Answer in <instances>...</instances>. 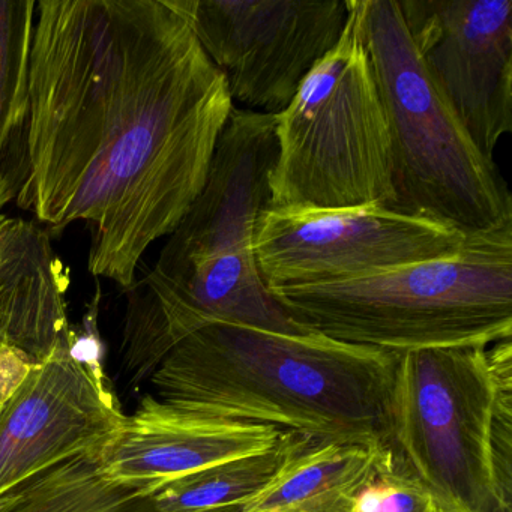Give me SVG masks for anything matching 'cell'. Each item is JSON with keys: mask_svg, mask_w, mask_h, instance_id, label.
I'll return each mask as SVG.
<instances>
[{"mask_svg": "<svg viewBox=\"0 0 512 512\" xmlns=\"http://www.w3.org/2000/svg\"><path fill=\"white\" fill-rule=\"evenodd\" d=\"M362 40L388 127L392 211L463 235L512 221V199L428 76L398 0H356Z\"/></svg>", "mask_w": 512, "mask_h": 512, "instance_id": "8992f818", "label": "cell"}, {"mask_svg": "<svg viewBox=\"0 0 512 512\" xmlns=\"http://www.w3.org/2000/svg\"><path fill=\"white\" fill-rule=\"evenodd\" d=\"M233 107L169 0H38L17 205L49 233L85 223L89 272L127 290L199 196Z\"/></svg>", "mask_w": 512, "mask_h": 512, "instance_id": "6da1fadb", "label": "cell"}, {"mask_svg": "<svg viewBox=\"0 0 512 512\" xmlns=\"http://www.w3.org/2000/svg\"><path fill=\"white\" fill-rule=\"evenodd\" d=\"M97 455L65 461L14 488L0 512H128L151 493L142 484L110 481Z\"/></svg>", "mask_w": 512, "mask_h": 512, "instance_id": "2e32d148", "label": "cell"}, {"mask_svg": "<svg viewBox=\"0 0 512 512\" xmlns=\"http://www.w3.org/2000/svg\"><path fill=\"white\" fill-rule=\"evenodd\" d=\"M11 493L13 491H10V493L5 494V496L0 497V506L4 505V503H7V500L10 499Z\"/></svg>", "mask_w": 512, "mask_h": 512, "instance_id": "ffe728a7", "label": "cell"}, {"mask_svg": "<svg viewBox=\"0 0 512 512\" xmlns=\"http://www.w3.org/2000/svg\"><path fill=\"white\" fill-rule=\"evenodd\" d=\"M448 512H512V341L400 353L388 439Z\"/></svg>", "mask_w": 512, "mask_h": 512, "instance_id": "5b68a950", "label": "cell"}, {"mask_svg": "<svg viewBox=\"0 0 512 512\" xmlns=\"http://www.w3.org/2000/svg\"><path fill=\"white\" fill-rule=\"evenodd\" d=\"M416 52L482 155L512 131V0H398Z\"/></svg>", "mask_w": 512, "mask_h": 512, "instance_id": "8fae6325", "label": "cell"}, {"mask_svg": "<svg viewBox=\"0 0 512 512\" xmlns=\"http://www.w3.org/2000/svg\"><path fill=\"white\" fill-rule=\"evenodd\" d=\"M35 0H0V211L29 176Z\"/></svg>", "mask_w": 512, "mask_h": 512, "instance_id": "9a60e30c", "label": "cell"}, {"mask_svg": "<svg viewBox=\"0 0 512 512\" xmlns=\"http://www.w3.org/2000/svg\"><path fill=\"white\" fill-rule=\"evenodd\" d=\"M128 512H137L136 511V503H134L133 508L130 509ZM205 512H241V508L239 506H230V508H223V509H214V511H205Z\"/></svg>", "mask_w": 512, "mask_h": 512, "instance_id": "d6986e66", "label": "cell"}, {"mask_svg": "<svg viewBox=\"0 0 512 512\" xmlns=\"http://www.w3.org/2000/svg\"><path fill=\"white\" fill-rule=\"evenodd\" d=\"M283 431L164 403L146 394L100 452L110 481L160 485L235 458L269 451Z\"/></svg>", "mask_w": 512, "mask_h": 512, "instance_id": "7c38bea8", "label": "cell"}, {"mask_svg": "<svg viewBox=\"0 0 512 512\" xmlns=\"http://www.w3.org/2000/svg\"><path fill=\"white\" fill-rule=\"evenodd\" d=\"M466 235L380 205L272 209L254 239L266 289L353 280L454 253Z\"/></svg>", "mask_w": 512, "mask_h": 512, "instance_id": "9c48e42d", "label": "cell"}, {"mask_svg": "<svg viewBox=\"0 0 512 512\" xmlns=\"http://www.w3.org/2000/svg\"><path fill=\"white\" fill-rule=\"evenodd\" d=\"M269 293L302 331L389 352L511 340L512 221L436 259Z\"/></svg>", "mask_w": 512, "mask_h": 512, "instance_id": "277c9868", "label": "cell"}, {"mask_svg": "<svg viewBox=\"0 0 512 512\" xmlns=\"http://www.w3.org/2000/svg\"><path fill=\"white\" fill-rule=\"evenodd\" d=\"M323 512H448L403 469L386 446L374 475Z\"/></svg>", "mask_w": 512, "mask_h": 512, "instance_id": "ac0fdd59", "label": "cell"}, {"mask_svg": "<svg viewBox=\"0 0 512 512\" xmlns=\"http://www.w3.org/2000/svg\"><path fill=\"white\" fill-rule=\"evenodd\" d=\"M398 356L317 332L214 323L179 341L151 379L158 400L194 412L386 445Z\"/></svg>", "mask_w": 512, "mask_h": 512, "instance_id": "3957f363", "label": "cell"}, {"mask_svg": "<svg viewBox=\"0 0 512 512\" xmlns=\"http://www.w3.org/2000/svg\"><path fill=\"white\" fill-rule=\"evenodd\" d=\"M124 418L100 347L77 350L71 341L35 362L0 404V497L65 461L100 454Z\"/></svg>", "mask_w": 512, "mask_h": 512, "instance_id": "30bf717a", "label": "cell"}, {"mask_svg": "<svg viewBox=\"0 0 512 512\" xmlns=\"http://www.w3.org/2000/svg\"><path fill=\"white\" fill-rule=\"evenodd\" d=\"M277 152L275 115L233 107L199 196L154 268L125 290L122 364L133 382L214 323L305 332L266 289L254 254Z\"/></svg>", "mask_w": 512, "mask_h": 512, "instance_id": "7a4b0ae2", "label": "cell"}, {"mask_svg": "<svg viewBox=\"0 0 512 512\" xmlns=\"http://www.w3.org/2000/svg\"><path fill=\"white\" fill-rule=\"evenodd\" d=\"M286 449L283 431L269 451L224 461L160 485L136 503V511L205 512L241 506L274 476Z\"/></svg>", "mask_w": 512, "mask_h": 512, "instance_id": "e0dca14e", "label": "cell"}, {"mask_svg": "<svg viewBox=\"0 0 512 512\" xmlns=\"http://www.w3.org/2000/svg\"><path fill=\"white\" fill-rule=\"evenodd\" d=\"M2 347H4V343H2V340H0V350H2ZM0 404H2V401H0Z\"/></svg>", "mask_w": 512, "mask_h": 512, "instance_id": "44dd1931", "label": "cell"}, {"mask_svg": "<svg viewBox=\"0 0 512 512\" xmlns=\"http://www.w3.org/2000/svg\"><path fill=\"white\" fill-rule=\"evenodd\" d=\"M275 137L269 208H391L388 127L356 0H349V19L337 46L275 115Z\"/></svg>", "mask_w": 512, "mask_h": 512, "instance_id": "52a82bcc", "label": "cell"}, {"mask_svg": "<svg viewBox=\"0 0 512 512\" xmlns=\"http://www.w3.org/2000/svg\"><path fill=\"white\" fill-rule=\"evenodd\" d=\"M187 20L233 104L278 115L337 46L349 0H169Z\"/></svg>", "mask_w": 512, "mask_h": 512, "instance_id": "ba28073f", "label": "cell"}, {"mask_svg": "<svg viewBox=\"0 0 512 512\" xmlns=\"http://www.w3.org/2000/svg\"><path fill=\"white\" fill-rule=\"evenodd\" d=\"M68 274L50 233L0 215V340L32 362L73 341L65 293Z\"/></svg>", "mask_w": 512, "mask_h": 512, "instance_id": "4fadbf2b", "label": "cell"}, {"mask_svg": "<svg viewBox=\"0 0 512 512\" xmlns=\"http://www.w3.org/2000/svg\"><path fill=\"white\" fill-rule=\"evenodd\" d=\"M287 449L277 472L245 500L241 512H323L368 481L386 445L325 440L286 431Z\"/></svg>", "mask_w": 512, "mask_h": 512, "instance_id": "5bb4252c", "label": "cell"}]
</instances>
